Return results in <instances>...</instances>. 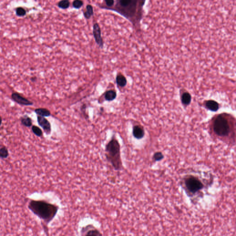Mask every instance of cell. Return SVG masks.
Instances as JSON below:
<instances>
[{
	"label": "cell",
	"instance_id": "7a4b0ae2",
	"mask_svg": "<svg viewBox=\"0 0 236 236\" xmlns=\"http://www.w3.org/2000/svg\"><path fill=\"white\" fill-rule=\"evenodd\" d=\"M28 208L47 224L55 218L59 209L58 206L46 201L35 200L30 201Z\"/></svg>",
	"mask_w": 236,
	"mask_h": 236
},
{
	"label": "cell",
	"instance_id": "603a6c76",
	"mask_svg": "<svg viewBox=\"0 0 236 236\" xmlns=\"http://www.w3.org/2000/svg\"><path fill=\"white\" fill-rule=\"evenodd\" d=\"M84 5L82 0H74L73 3V7L77 9H80Z\"/></svg>",
	"mask_w": 236,
	"mask_h": 236
},
{
	"label": "cell",
	"instance_id": "8992f818",
	"mask_svg": "<svg viewBox=\"0 0 236 236\" xmlns=\"http://www.w3.org/2000/svg\"><path fill=\"white\" fill-rule=\"evenodd\" d=\"M93 34L96 44L100 48L102 49L104 46V42L101 36L100 26L97 23L94 24L93 26Z\"/></svg>",
	"mask_w": 236,
	"mask_h": 236
},
{
	"label": "cell",
	"instance_id": "ffe728a7",
	"mask_svg": "<svg viewBox=\"0 0 236 236\" xmlns=\"http://www.w3.org/2000/svg\"><path fill=\"white\" fill-rule=\"evenodd\" d=\"M15 13L17 16L20 17L25 16L26 14V11L25 8L22 7H18L15 9Z\"/></svg>",
	"mask_w": 236,
	"mask_h": 236
},
{
	"label": "cell",
	"instance_id": "7c38bea8",
	"mask_svg": "<svg viewBox=\"0 0 236 236\" xmlns=\"http://www.w3.org/2000/svg\"><path fill=\"white\" fill-rule=\"evenodd\" d=\"M116 97H117L116 92L115 90H110L106 91L104 95L105 99L109 102H111L115 99Z\"/></svg>",
	"mask_w": 236,
	"mask_h": 236
},
{
	"label": "cell",
	"instance_id": "8fae6325",
	"mask_svg": "<svg viewBox=\"0 0 236 236\" xmlns=\"http://www.w3.org/2000/svg\"><path fill=\"white\" fill-rule=\"evenodd\" d=\"M116 82L117 85L121 88H123L126 86L127 84V80L124 75L122 74L119 73L116 76Z\"/></svg>",
	"mask_w": 236,
	"mask_h": 236
},
{
	"label": "cell",
	"instance_id": "484cf974",
	"mask_svg": "<svg viewBox=\"0 0 236 236\" xmlns=\"http://www.w3.org/2000/svg\"><path fill=\"white\" fill-rule=\"evenodd\" d=\"M2 120H3V119H2V118H1V117L0 116V126L1 125V123H2V121H3Z\"/></svg>",
	"mask_w": 236,
	"mask_h": 236
},
{
	"label": "cell",
	"instance_id": "6da1fadb",
	"mask_svg": "<svg viewBox=\"0 0 236 236\" xmlns=\"http://www.w3.org/2000/svg\"><path fill=\"white\" fill-rule=\"evenodd\" d=\"M146 0H116L113 7L107 9L113 11L124 17L135 27H139L143 19L144 6Z\"/></svg>",
	"mask_w": 236,
	"mask_h": 236
},
{
	"label": "cell",
	"instance_id": "44dd1931",
	"mask_svg": "<svg viewBox=\"0 0 236 236\" xmlns=\"http://www.w3.org/2000/svg\"><path fill=\"white\" fill-rule=\"evenodd\" d=\"M9 156V153L7 148L5 147H2L0 148V158H7Z\"/></svg>",
	"mask_w": 236,
	"mask_h": 236
},
{
	"label": "cell",
	"instance_id": "9c48e42d",
	"mask_svg": "<svg viewBox=\"0 0 236 236\" xmlns=\"http://www.w3.org/2000/svg\"><path fill=\"white\" fill-rule=\"evenodd\" d=\"M38 124L42 128L45 133L47 135L50 134L51 132V125L49 121L45 117L38 116L37 117Z\"/></svg>",
	"mask_w": 236,
	"mask_h": 236
},
{
	"label": "cell",
	"instance_id": "30bf717a",
	"mask_svg": "<svg viewBox=\"0 0 236 236\" xmlns=\"http://www.w3.org/2000/svg\"><path fill=\"white\" fill-rule=\"evenodd\" d=\"M132 134L135 138L140 139L144 137V132L141 126L137 125L133 127Z\"/></svg>",
	"mask_w": 236,
	"mask_h": 236
},
{
	"label": "cell",
	"instance_id": "2e32d148",
	"mask_svg": "<svg viewBox=\"0 0 236 236\" xmlns=\"http://www.w3.org/2000/svg\"><path fill=\"white\" fill-rule=\"evenodd\" d=\"M86 8V11L84 12L83 14H84V18L87 20H89L91 18V16L94 15L93 7L92 5L88 4L87 5Z\"/></svg>",
	"mask_w": 236,
	"mask_h": 236
},
{
	"label": "cell",
	"instance_id": "277c9868",
	"mask_svg": "<svg viewBox=\"0 0 236 236\" xmlns=\"http://www.w3.org/2000/svg\"><path fill=\"white\" fill-rule=\"evenodd\" d=\"M214 130L218 136H227L230 130L227 119L223 116L218 115L214 121Z\"/></svg>",
	"mask_w": 236,
	"mask_h": 236
},
{
	"label": "cell",
	"instance_id": "52a82bcc",
	"mask_svg": "<svg viewBox=\"0 0 236 236\" xmlns=\"http://www.w3.org/2000/svg\"><path fill=\"white\" fill-rule=\"evenodd\" d=\"M81 236H102L100 231L94 227L92 225H88L86 227H83L81 230Z\"/></svg>",
	"mask_w": 236,
	"mask_h": 236
},
{
	"label": "cell",
	"instance_id": "e0dca14e",
	"mask_svg": "<svg viewBox=\"0 0 236 236\" xmlns=\"http://www.w3.org/2000/svg\"><path fill=\"white\" fill-rule=\"evenodd\" d=\"M70 5L69 0H61L57 3V6L62 9H67Z\"/></svg>",
	"mask_w": 236,
	"mask_h": 236
},
{
	"label": "cell",
	"instance_id": "d4e9b609",
	"mask_svg": "<svg viewBox=\"0 0 236 236\" xmlns=\"http://www.w3.org/2000/svg\"><path fill=\"white\" fill-rule=\"evenodd\" d=\"M30 80H32V82H35V81L36 80V78L35 77H33L31 78Z\"/></svg>",
	"mask_w": 236,
	"mask_h": 236
},
{
	"label": "cell",
	"instance_id": "4fadbf2b",
	"mask_svg": "<svg viewBox=\"0 0 236 236\" xmlns=\"http://www.w3.org/2000/svg\"><path fill=\"white\" fill-rule=\"evenodd\" d=\"M34 111L38 115L42 117H49L51 115V113L49 110L45 108H38L36 109Z\"/></svg>",
	"mask_w": 236,
	"mask_h": 236
},
{
	"label": "cell",
	"instance_id": "3957f363",
	"mask_svg": "<svg viewBox=\"0 0 236 236\" xmlns=\"http://www.w3.org/2000/svg\"><path fill=\"white\" fill-rule=\"evenodd\" d=\"M105 152L106 160L113 169L115 171H122L123 167L121 157V144L114 135L106 145Z\"/></svg>",
	"mask_w": 236,
	"mask_h": 236
},
{
	"label": "cell",
	"instance_id": "9a60e30c",
	"mask_svg": "<svg viewBox=\"0 0 236 236\" xmlns=\"http://www.w3.org/2000/svg\"><path fill=\"white\" fill-rule=\"evenodd\" d=\"M206 106L209 110L213 111H216L218 109V103L214 100L207 101L206 103Z\"/></svg>",
	"mask_w": 236,
	"mask_h": 236
},
{
	"label": "cell",
	"instance_id": "cb8c5ba5",
	"mask_svg": "<svg viewBox=\"0 0 236 236\" xmlns=\"http://www.w3.org/2000/svg\"><path fill=\"white\" fill-rule=\"evenodd\" d=\"M154 158L155 160H160L163 158V156L160 152H157L154 154Z\"/></svg>",
	"mask_w": 236,
	"mask_h": 236
},
{
	"label": "cell",
	"instance_id": "ba28073f",
	"mask_svg": "<svg viewBox=\"0 0 236 236\" xmlns=\"http://www.w3.org/2000/svg\"><path fill=\"white\" fill-rule=\"evenodd\" d=\"M11 98L13 100L16 102L18 104L21 105L32 106L33 104V102L28 100L26 97H24L23 96L20 95V94L17 92H13L11 95Z\"/></svg>",
	"mask_w": 236,
	"mask_h": 236
},
{
	"label": "cell",
	"instance_id": "d6986e66",
	"mask_svg": "<svg viewBox=\"0 0 236 236\" xmlns=\"http://www.w3.org/2000/svg\"><path fill=\"white\" fill-rule=\"evenodd\" d=\"M32 131L34 134L38 137H41L42 136L43 133L40 128L36 125H33L32 127Z\"/></svg>",
	"mask_w": 236,
	"mask_h": 236
},
{
	"label": "cell",
	"instance_id": "5bb4252c",
	"mask_svg": "<svg viewBox=\"0 0 236 236\" xmlns=\"http://www.w3.org/2000/svg\"><path fill=\"white\" fill-rule=\"evenodd\" d=\"M20 122L22 125L27 127H30L32 125V119L27 115H25L21 117Z\"/></svg>",
	"mask_w": 236,
	"mask_h": 236
},
{
	"label": "cell",
	"instance_id": "7402d4cb",
	"mask_svg": "<svg viewBox=\"0 0 236 236\" xmlns=\"http://www.w3.org/2000/svg\"><path fill=\"white\" fill-rule=\"evenodd\" d=\"M104 1H105L106 7H100V8L107 9L108 8L113 7V5H115V0H104Z\"/></svg>",
	"mask_w": 236,
	"mask_h": 236
},
{
	"label": "cell",
	"instance_id": "ac0fdd59",
	"mask_svg": "<svg viewBox=\"0 0 236 236\" xmlns=\"http://www.w3.org/2000/svg\"><path fill=\"white\" fill-rule=\"evenodd\" d=\"M191 96L189 93L187 92L183 94L182 96V102L183 104L186 105H189L191 102Z\"/></svg>",
	"mask_w": 236,
	"mask_h": 236
},
{
	"label": "cell",
	"instance_id": "5b68a950",
	"mask_svg": "<svg viewBox=\"0 0 236 236\" xmlns=\"http://www.w3.org/2000/svg\"><path fill=\"white\" fill-rule=\"evenodd\" d=\"M185 185L187 189L192 193H195L200 191L203 187L202 183L200 181L193 177H189L186 179Z\"/></svg>",
	"mask_w": 236,
	"mask_h": 236
}]
</instances>
